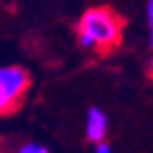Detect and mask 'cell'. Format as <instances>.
Returning <instances> with one entry per match:
<instances>
[{"label": "cell", "instance_id": "cell-2", "mask_svg": "<svg viewBox=\"0 0 153 153\" xmlns=\"http://www.w3.org/2000/svg\"><path fill=\"white\" fill-rule=\"evenodd\" d=\"M29 89V73L22 66L0 68V117L15 113Z\"/></svg>", "mask_w": 153, "mask_h": 153}, {"label": "cell", "instance_id": "cell-8", "mask_svg": "<svg viewBox=\"0 0 153 153\" xmlns=\"http://www.w3.org/2000/svg\"><path fill=\"white\" fill-rule=\"evenodd\" d=\"M149 46L153 48V26H149Z\"/></svg>", "mask_w": 153, "mask_h": 153}, {"label": "cell", "instance_id": "cell-9", "mask_svg": "<svg viewBox=\"0 0 153 153\" xmlns=\"http://www.w3.org/2000/svg\"><path fill=\"white\" fill-rule=\"evenodd\" d=\"M38 153H49V149H48V148H44V146H40V149H38Z\"/></svg>", "mask_w": 153, "mask_h": 153}, {"label": "cell", "instance_id": "cell-3", "mask_svg": "<svg viewBox=\"0 0 153 153\" xmlns=\"http://www.w3.org/2000/svg\"><path fill=\"white\" fill-rule=\"evenodd\" d=\"M108 133V117L100 108H91L86 119V137L91 142H102Z\"/></svg>", "mask_w": 153, "mask_h": 153}, {"label": "cell", "instance_id": "cell-5", "mask_svg": "<svg viewBox=\"0 0 153 153\" xmlns=\"http://www.w3.org/2000/svg\"><path fill=\"white\" fill-rule=\"evenodd\" d=\"M146 18H148V24L153 26V0L146 2Z\"/></svg>", "mask_w": 153, "mask_h": 153}, {"label": "cell", "instance_id": "cell-7", "mask_svg": "<svg viewBox=\"0 0 153 153\" xmlns=\"http://www.w3.org/2000/svg\"><path fill=\"white\" fill-rule=\"evenodd\" d=\"M148 69H149V75H151V79H153V56H151V60L148 64Z\"/></svg>", "mask_w": 153, "mask_h": 153}, {"label": "cell", "instance_id": "cell-1", "mask_svg": "<svg viewBox=\"0 0 153 153\" xmlns=\"http://www.w3.org/2000/svg\"><path fill=\"white\" fill-rule=\"evenodd\" d=\"M76 35L80 48L108 51L120 42L122 20L109 7H91L76 22Z\"/></svg>", "mask_w": 153, "mask_h": 153}, {"label": "cell", "instance_id": "cell-4", "mask_svg": "<svg viewBox=\"0 0 153 153\" xmlns=\"http://www.w3.org/2000/svg\"><path fill=\"white\" fill-rule=\"evenodd\" d=\"M38 149H40V146H38V144L27 142V144H24L20 149H18V153H38Z\"/></svg>", "mask_w": 153, "mask_h": 153}, {"label": "cell", "instance_id": "cell-6", "mask_svg": "<svg viewBox=\"0 0 153 153\" xmlns=\"http://www.w3.org/2000/svg\"><path fill=\"white\" fill-rule=\"evenodd\" d=\"M95 153H111V148L106 142H97V148H95Z\"/></svg>", "mask_w": 153, "mask_h": 153}]
</instances>
